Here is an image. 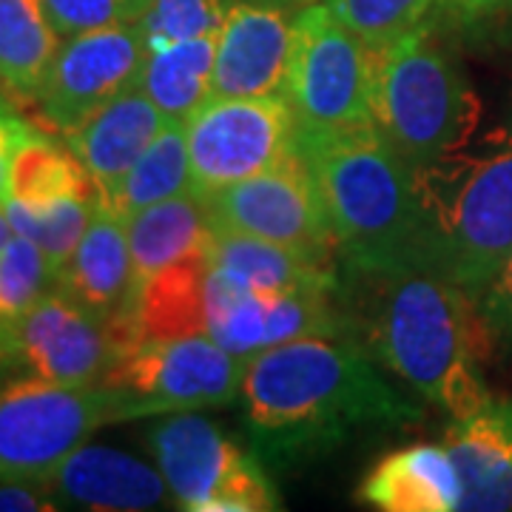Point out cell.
I'll return each mask as SVG.
<instances>
[{
  "mask_svg": "<svg viewBox=\"0 0 512 512\" xmlns=\"http://www.w3.org/2000/svg\"><path fill=\"white\" fill-rule=\"evenodd\" d=\"M439 9L467 32H495L512 26V0H439Z\"/></svg>",
  "mask_w": 512,
  "mask_h": 512,
  "instance_id": "d6a6232c",
  "label": "cell"
},
{
  "mask_svg": "<svg viewBox=\"0 0 512 512\" xmlns=\"http://www.w3.org/2000/svg\"><path fill=\"white\" fill-rule=\"evenodd\" d=\"M191 194L208 197L296 157V123L282 94L211 97L185 120Z\"/></svg>",
  "mask_w": 512,
  "mask_h": 512,
  "instance_id": "30bf717a",
  "label": "cell"
},
{
  "mask_svg": "<svg viewBox=\"0 0 512 512\" xmlns=\"http://www.w3.org/2000/svg\"><path fill=\"white\" fill-rule=\"evenodd\" d=\"M356 498L382 512H453L461 510V478L444 444H410L376 461Z\"/></svg>",
  "mask_w": 512,
  "mask_h": 512,
  "instance_id": "d6986e66",
  "label": "cell"
},
{
  "mask_svg": "<svg viewBox=\"0 0 512 512\" xmlns=\"http://www.w3.org/2000/svg\"><path fill=\"white\" fill-rule=\"evenodd\" d=\"M265 3H276V6H285V9H291V12H302L305 6L322 3V0H265Z\"/></svg>",
  "mask_w": 512,
  "mask_h": 512,
  "instance_id": "8d00e7d4",
  "label": "cell"
},
{
  "mask_svg": "<svg viewBox=\"0 0 512 512\" xmlns=\"http://www.w3.org/2000/svg\"><path fill=\"white\" fill-rule=\"evenodd\" d=\"M100 200L97 197H60L46 202L6 200V217L12 231L32 239L43 254L55 262L60 271L63 262L74 254L80 239L86 234Z\"/></svg>",
  "mask_w": 512,
  "mask_h": 512,
  "instance_id": "4316f807",
  "label": "cell"
},
{
  "mask_svg": "<svg viewBox=\"0 0 512 512\" xmlns=\"http://www.w3.org/2000/svg\"><path fill=\"white\" fill-rule=\"evenodd\" d=\"M126 234L137 293L143 282L165 271L168 265L205 254L214 239V222L202 197L180 194L128 214Z\"/></svg>",
  "mask_w": 512,
  "mask_h": 512,
  "instance_id": "7402d4cb",
  "label": "cell"
},
{
  "mask_svg": "<svg viewBox=\"0 0 512 512\" xmlns=\"http://www.w3.org/2000/svg\"><path fill=\"white\" fill-rule=\"evenodd\" d=\"M282 97L291 106L299 146L373 126V52L328 9L296 12Z\"/></svg>",
  "mask_w": 512,
  "mask_h": 512,
  "instance_id": "8992f818",
  "label": "cell"
},
{
  "mask_svg": "<svg viewBox=\"0 0 512 512\" xmlns=\"http://www.w3.org/2000/svg\"><path fill=\"white\" fill-rule=\"evenodd\" d=\"M57 510L49 487L37 478H0V512Z\"/></svg>",
  "mask_w": 512,
  "mask_h": 512,
  "instance_id": "e575fe53",
  "label": "cell"
},
{
  "mask_svg": "<svg viewBox=\"0 0 512 512\" xmlns=\"http://www.w3.org/2000/svg\"><path fill=\"white\" fill-rule=\"evenodd\" d=\"M146 63L148 40L140 23L66 37L32 106L57 137H66L117 94L140 86Z\"/></svg>",
  "mask_w": 512,
  "mask_h": 512,
  "instance_id": "7c38bea8",
  "label": "cell"
},
{
  "mask_svg": "<svg viewBox=\"0 0 512 512\" xmlns=\"http://www.w3.org/2000/svg\"><path fill=\"white\" fill-rule=\"evenodd\" d=\"M180 194H191V157L183 120H168L154 137V143L143 151V157L131 165L123 183L109 200L100 202L120 217H128L146 205L171 200Z\"/></svg>",
  "mask_w": 512,
  "mask_h": 512,
  "instance_id": "484cf974",
  "label": "cell"
},
{
  "mask_svg": "<svg viewBox=\"0 0 512 512\" xmlns=\"http://www.w3.org/2000/svg\"><path fill=\"white\" fill-rule=\"evenodd\" d=\"M299 157L322 197L342 274L433 268L416 171L376 126L305 143Z\"/></svg>",
  "mask_w": 512,
  "mask_h": 512,
  "instance_id": "3957f363",
  "label": "cell"
},
{
  "mask_svg": "<svg viewBox=\"0 0 512 512\" xmlns=\"http://www.w3.org/2000/svg\"><path fill=\"white\" fill-rule=\"evenodd\" d=\"M57 288V268L32 239L12 234L0 251V325L32 311Z\"/></svg>",
  "mask_w": 512,
  "mask_h": 512,
  "instance_id": "83f0119b",
  "label": "cell"
},
{
  "mask_svg": "<svg viewBox=\"0 0 512 512\" xmlns=\"http://www.w3.org/2000/svg\"><path fill=\"white\" fill-rule=\"evenodd\" d=\"M208 262L254 291H342L339 265L225 228H214Z\"/></svg>",
  "mask_w": 512,
  "mask_h": 512,
  "instance_id": "44dd1931",
  "label": "cell"
},
{
  "mask_svg": "<svg viewBox=\"0 0 512 512\" xmlns=\"http://www.w3.org/2000/svg\"><path fill=\"white\" fill-rule=\"evenodd\" d=\"M353 339L450 419L484 404L490 356L478 299L427 265L342 274Z\"/></svg>",
  "mask_w": 512,
  "mask_h": 512,
  "instance_id": "7a4b0ae2",
  "label": "cell"
},
{
  "mask_svg": "<svg viewBox=\"0 0 512 512\" xmlns=\"http://www.w3.org/2000/svg\"><path fill=\"white\" fill-rule=\"evenodd\" d=\"M60 40L94 29L126 26L146 18L151 0H37Z\"/></svg>",
  "mask_w": 512,
  "mask_h": 512,
  "instance_id": "4dcf8cb0",
  "label": "cell"
},
{
  "mask_svg": "<svg viewBox=\"0 0 512 512\" xmlns=\"http://www.w3.org/2000/svg\"><path fill=\"white\" fill-rule=\"evenodd\" d=\"M12 234H15V231H12V222L6 217V208L0 205V251L6 248V242L12 239Z\"/></svg>",
  "mask_w": 512,
  "mask_h": 512,
  "instance_id": "d590c367",
  "label": "cell"
},
{
  "mask_svg": "<svg viewBox=\"0 0 512 512\" xmlns=\"http://www.w3.org/2000/svg\"><path fill=\"white\" fill-rule=\"evenodd\" d=\"M57 510L146 512L174 507L171 490L157 464L106 444H83L40 478Z\"/></svg>",
  "mask_w": 512,
  "mask_h": 512,
  "instance_id": "9a60e30c",
  "label": "cell"
},
{
  "mask_svg": "<svg viewBox=\"0 0 512 512\" xmlns=\"http://www.w3.org/2000/svg\"><path fill=\"white\" fill-rule=\"evenodd\" d=\"M373 52V126L413 171L476 137L481 103L430 23Z\"/></svg>",
  "mask_w": 512,
  "mask_h": 512,
  "instance_id": "5b68a950",
  "label": "cell"
},
{
  "mask_svg": "<svg viewBox=\"0 0 512 512\" xmlns=\"http://www.w3.org/2000/svg\"><path fill=\"white\" fill-rule=\"evenodd\" d=\"M237 404L251 450L276 473L330 456L359 430L421 419L419 404L353 336H308L256 353Z\"/></svg>",
  "mask_w": 512,
  "mask_h": 512,
  "instance_id": "6da1fadb",
  "label": "cell"
},
{
  "mask_svg": "<svg viewBox=\"0 0 512 512\" xmlns=\"http://www.w3.org/2000/svg\"><path fill=\"white\" fill-rule=\"evenodd\" d=\"M214 57L217 37H197L148 49L140 86L165 117L185 123L214 94Z\"/></svg>",
  "mask_w": 512,
  "mask_h": 512,
  "instance_id": "603a6c76",
  "label": "cell"
},
{
  "mask_svg": "<svg viewBox=\"0 0 512 512\" xmlns=\"http://www.w3.org/2000/svg\"><path fill=\"white\" fill-rule=\"evenodd\" d=\"M205 205L214 228L268 239L316 262L339 265L322 197L299 154L256 177L208 194Z\"/></svg>",
  "mask_w": 512,
  "mask_h": 512,
  "instance_id": "4fadbf2b",
  "label": "cell"
},
{
  "mask_svg": "<svg viewBox=\"0 0 512 512\" xmlns=\"http://www.w3.org/2000/svg\"><path fill=\"white\" fill-rule=\"evenodd\" d=\"M168 120L171 117L157 109L143 86H134L94 111L83 126L74 128L63 140L86 168L100 202H106Z\"/></svg>",
  "mask_w": 512,
  "mask_h": 512,
  "instance_id": "ac0fdd59",
  "label": "cell"
},
{
  "mask_svg": "<svg viewBox=\"0 0 512 512\" xmlns=\"http://www.w3.org/2000/svg\"><path fill=\"white\" fill-rule=\"evenodd\" d=\"M461 478V512H512V396H490L444 427Z\"/></svg>",
  "mask_w": 512,
  "mask_h": 512,
  "instance_id": "2e32d148",
  "label": "cell"
},
{
  "mask_svg": "<svg viewBox=\"0 0 512 512\" xmlns=\"http://www.w3.org/2000/svg\"><path fill=\"white\" fill-rule=\"evenodd\" d=\"M208 251L168 265L143 282L128 319L120 328V345L134 339H177L208 333Z\"/></svg>",
  "mask_w": 512,
  "mask_h": 512,
  "instance_id": "ffe728a7",
  "label": "cell"
},
{
  "mask_svg": "<svg viewBox=\"0 0 512 512\" xmlns=\"http://www.w3.org/2000/svg\"><path fill=\"white\" fill-rule=\"evenodd\" d=\"M60 197H97V191L69 143L32 126L12 154L9 200L46 202Z\"/></svg>",
  "mask_w": 512,
  "mask_h": 512,
  "instance_id": "d4e9b609",
  "label": "cell"
},
{
  "mask_svg": "<svg viewBox=\"0 0 512 512\" xmlns=\"http://www.w3.org/2000/svg\"><path fill=\"white\" fill-rule=\"evenodd\" d=\"M478 316L487 333L490 356H512V251L478 296Z\"/></svg>",
  "mask_w": 512,
  "mask_h": 512,
  "instance_id": "1f68e13d",
  "label": "cell"
},
{
  "mask_svg": "<svg viewBox=\"0 0 512 512\" xmlns=\"http://www.w3.org/2000/svg\"><path fill=\"white\" fill-rule=\"evenodd\" d=\"M128 421L106 384L0 382V478H46L106 424Z\"/></svg>",
  "mask_w": 512,
  "mask_h": 512,
  "instance_id": "ba28073f",
  "label": "cell"
},
{
  "mask_svg": "<svg viewBox=\"0 0 512 512\" xmlns=\"http://www.w3.org/2000/svg\"><path fill=\"white\" fill-rule=\"evenodd\" d=\"M245 359L211 339H134L123 342L103 382L126 402V416H168L239 402Z\"/></svg>",
  "mask_w": 512,
  "mask_h": 512,
  "instance_id": "9c48e42d",
  "label": "cell"
},
{
  "mask_svg": "<svg viewBox=\"0 0 512 512\" xmlns=\"http://www.w3.org/2000/svg\"><path fill=\"white\" fill-rule=\"evenodd\" d=\"M296 12L265 0H234L217 35L211 97L282 94Z\"/></svg>",
  "mask_w": 512,
  "mask_h": 512,
  "instance_id": "5bb4252c",
  "label": "cell"
},
{
  "mask_svg": "<svg viewBox=\"0 0 512 512\" xmlns=\"http://www.w3.org/2000/svg\"><path fill=\"white\" fill-rule=\"evenodd\" d=\"M35 126L9 100V92H0V205L9 200V165L20 137Z\"/></svg>",
  "mask_w": 512,
  "mask_h": 512,
  "instance_id": "836d02e7",
  "label": "cell"
},
{
  "mask_svg": "<svg viewBox=\"0 0 512 512\" xmlns=\"http://www.w3.org/2000/svg\"><path fill=\"white\" fill-rule=\"evenodd\" d=\"M57 46L37 0H0V86L12 97L35 103Z\"/></svg>",
  "mask_w": 512,
  "mask_h": 512,
  "instance_id": "cb8c5ba5",
  "label": "cell"
},
{
  "mask_svg": "<svg viewBox=\"0 0 512 512\" xmlns=\"http://www.w3.org/2000/svg\"><path fill=\"white\" fill-rule=\"evenodd\" d=\"M234 0H151L140 20L148 49H160L180 40L217 37Z\"/></svg>",
  "mask_w": 512,
  "mask_h": 512,
  "instance_id": "f546056e",
  "label": "cell"
},
{
  "mask_svg": "<svg viewBox=\"0 0 512 512\" xmlns=\"http://www.w3.org/2000/svg\"><path fill=\"white\" fill-rule=\"evenodd\" d=\"M430 265L481 296L512 251V109L490 131L416 171Z\"/></svg>",
  "mask_w": 512,
  "mask_h": 512,
  "instance_id": "277c9868",
  "label": "cell"
},
{
  "mask_svg": "<svg viewBox=\"0 0 512 512\" xmlns=\"http://www.w3.org/2000/svg\"><path fill=\"white\" fill-rule=\"evenodd\" d=\"M328 9L348 26L367 49H384L416 26L439 0H325Z\"/></svg>",
  "mask_w": 512,
  "mask_h": 512,
  "instance_id": "f1b7e54d",
  "label": "cell"
},
{
  "mask_svg": "<svg viewBox=\"0 0 512 512\" xmlns=\"http://www.w3.org/2000/svg\"><path fill=\"white\" fill-rule=\"evenodd\" d=\"M117 348V330L55 288L32 311L0 325V382L100 384Z\"/></svg>",
  "mask_w": 512,
  "mask_h": 512,
  "instance_id": "8fae6325",
  "label": "cell"
},
{
  "mask_svg": "<svg viewBox=\"0 0 512 512\" xmlns=\"http://www.w3.org/2000/svg\"><path fill=\"white\" fill-rule=\"evenodd\" d=\"M171 501L188 512H274L279 490L254 450H242L200 413H168L146 433Z\"/></svg>",
  "mask_w": 512,
  "mask_h": 512,
  "instance_id": "52a82bcc",
  "label": "cell"
},
{
  "mask_svg": "<svg viewBox=\"0 0 512 512\" xmlns=\"http://www.w3.org/2000/svg\"><path fill=\"white\" fill-rule=\"evenodd\" d=\"M57 291L120 333L134 302L126 217L97 205L80 245L57 271Z\"/></svg>",
  "mask_w": 512,
  "mask_h": 512,
  "instance_id": "e0dca14e",
  "label": "cell"
}]
</instances>
